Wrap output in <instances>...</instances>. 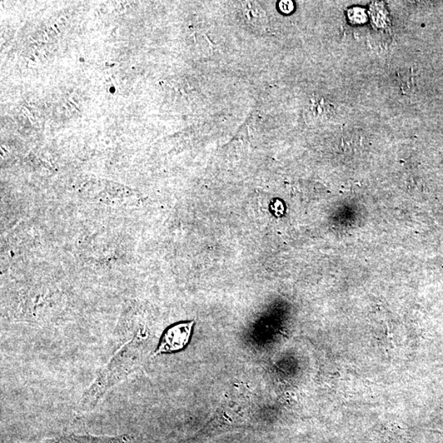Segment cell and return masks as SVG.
<instances>
[{"instance_id": "cell-1", "label": "cell", "mask_w": 443, "mask_h": 443, "mask_svg": "<svg viewBox=\"0 0 443 443\" xmlns=\"http://www.w3.org/2000/svg\"><path fill=\"white\" fill-rule=\"evenodd\" d=\"M145 342L141 331L134 333L84 392L77 407L79 412L91 411L113 388L135 373L142 364Z\"/></svg>"}, {"instance_id": "cell-2", "label": "cell", "mask_w": 443, "mask_h": 443, "mask_svg": "<svg viewBox=\"0 0 443 443\" xmlns=\"http://www.w3.org/2000/svg\"><path fill=\"white\" fill-rule=\"evenodd\" d=\"M194 323V321L182 322L169 327L163 332L154 356L183 349L190 340Z\"/></svg>"}, {"instance_id": "cell-3", "label": "cell", "mask_w": 443, "mask_h": 443, "mask_svg": "<svg viewBox=\"0 0 443 443\" xmlns=\"http://www.w3.org/2000/svg\"><path fill=\"white\" fill-rule=\"evenodd\" d=\"M129 435L118 436H94L89 435H64L38 442L29 443H131Z\"/></svg>"}, {"instance_id": "cell-4", "label": "cell", "mask_w": 443, "mask_h": 443, "mask_svg": "<svg viewBox=\"0 0 443 443\" xmlns=\"http://www.w3.org/2000/svg\"><path fill=\"white\" fill-rule=\"evenodd\" d=\"M278 7H280L282 13L289 14L294 10L295 5L294 3L290 1V0H282V1H280V4H278Z\"/></svg>"}]
</instances>
